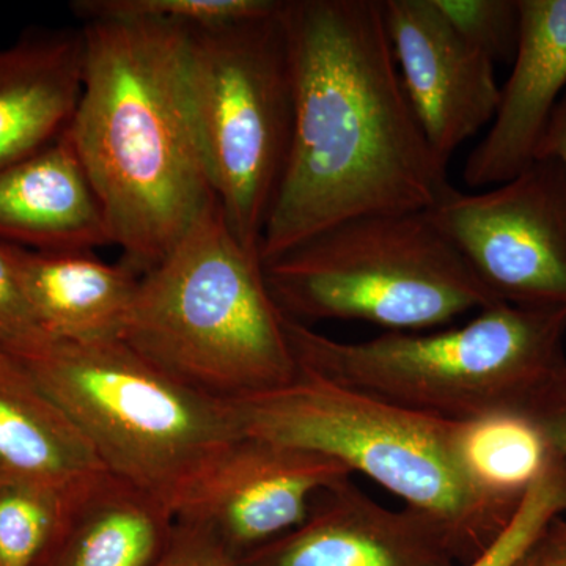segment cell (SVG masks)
<instances>
[{
    "label": "cell",
    "instance_id": "cell-1",
    "mask_svg": "<svg viewBox=\"0 0 566 566\" xmlns=\"http://www.w3.org/2000/svg\"><path fill=\"white\" fill-rule=\"evenodd\" d=\"M293 132L262 262L357 216L422 211L447 186L401 84L382 0H283Z\"/></svg>",
    "mask_w": 566,
    "mask_h": 566
},
{
    "label": "cell",
    "instance_id": "cell-2",
    "mask_svg": "<svg viewBox=\"0 0 566 566\" xmlns=\"http://www.w3.org/2000/svg\"><path fill=\"white\" fill-rule=\"evenodd\" d=\"M84 84L69 126L112 244L155 266L218 203L193 114L186 32L169 22H84Z\"/></svg>",
    "mask_w": 566,
    "mask_h": 566
},
{
    "label": "cell",
    "instance_id": "cell-3",
    "mask_svg": "<svg viewBox=\"0 0 566 566\" xmlns=\"http://www.w3.org/2000/svg\"><path fill=\"white\" fill-rule=\"evenodd\" d=\"M297 367L447 422L539 419L566 397V311L493 304L463 326L342 342L285 316Z\"/></svg>",
    "mask_w": 566,
    "mask_h": 566
},
{
    "label": "cell",
    "instance_id": "cell-4",
    "mask_svg": "<svg viewBox=\"0 0 566 566\" xmlns=\"http://www.w3.org/2000/svg\"><path fill=\"white\" fill-rule=\"evenodd\" d=\"M122 340L181 385L237 401L292 382L300 367L259 251L212 205L140 274Z\"/></svg>",
    "mask_w": 566,
    "mask_h": 566
},
{
    "label": "cell",
    "instance_id": "cell-5",
    "mask_svg": "<svg viewBox=\"0 0 566 566\" xmlns=\"http://www.w3.org/2000/svg\"><path fill=\"white\" fill-rule=\"evenodd\" d=\"M230 406L241 433L333 458L430 517L458 565L479 557L515 516L472 482L458 422L417 415L304 368L289 385Z\"/></svg>",
    "mask_w": 566,
    "mask_h": 566
},
{
    "label": "cell",
    "instance_id": "cell-6",
    "mask_svg": "<svg viewBox=\"0 0 566 566\" xmlns=\"http://www.w3.org/2000/svg\"><path fill=\"white\" fill-rule=\"evenodd\" d=\"M286 318L423 333L497 304L428 210L357 216L263 262Z\"/></svg>",
    "mask_w": 566,
    "mask_h": 566
},
{
    "label": "cell",
    "instance_id": "cell-7",
    "mask_svg": "<svg viewBox=\"0 0 566 566\" xmlns=\"http://www.w3.org/2000/svg\"><path fill=\"white\" fill-rule=\"evenodd\" d=\"M20 359L106 472L170 513L200 469L241 433L230 403L181 385L122 338L48 340Z\"/></svg>",
    "mask_w": 566,
    "mask_h": 566
},
{
    "label": "cell",
    "instance_id": "cell-8",
    "mask_svg": "<svg viewBox=\"0 0 566 566\" xmlns=\"http://www.w3.org/2000/svg\"><path fill=\"white\" fill-rule=\"evenodd\" d=\"M282 7L283 0L270 13L221 28L185 29L189 88L212 189L227 226L253 251L292 144Z\"/></svg>",
    "mask_w": 566,
    "mask_h": 566
},
{
    "label": "cell",
    "instance_id": "cell-9",
    "mask_svg": "<svg viewBox=\"0 0 566 566\" xmlns=\"http://www.w3.org/2000/svg\"><path fill=\"white\" fill-rule=\"evenodd\" d=\"M428 212L497 303L566 311V169L556 158L483 192L449 185Z\"/></svg>",
    "mask_w": 566,
    "mask_h": 566
},
{
    "label": "cell",
    "instance_id": "cell-10",
    "mask_svg": "<svg viewBox=\"0 0 566 566\" xmlns=\"http://www.w3.org/2000/svg\"><path fill=\"white\" fill-rule=\"evenodd\" d=\"M352 476L322 453L240 433L182 490L172 515L243 560L301 526L319 494Z\"/></svg>",
    "mask_w": 566,
    "mask_h": 566
},
{
    "label": "cell",
    "instance_id": "cell-11",
    "mask_svg": "<svg viewBox=\"0 0 566 566\" xmlns=\"http://www.w3.org/2000/svg\"><path fill=\"white\" fill-rule=\"evenodd\" d=\"M401 84L431 150L449 163L493 122L495 65L458 35L433 0H382Z\"/></svg>",
    "mask_w": 566,
    "mask_h": 566
},
{
    "label": "cell",
    "instance_id": "cell-12",
    "mask_svg": "<svg viewBox=\"0 0 566 566\" xmlns=\"http://www.w3.org/2000/svg\"><path fill=\"white\" fill-rule=\"evenodd\" d=\"M243 566H460L423 513L387 509L352 479L315 499L307 520Z\"/></svg>",
    "mask_w": 566,
    "mask_h": 566
},
{
    "label": "cell",
    "instance_id": "cell-13",
    "mask_svg": "<svg viewBox=\"0 0 566 566\" xmlns=\"http://www.w3.org/2000/svg\"><path fill=\"white\" fill-rule=\"evenodd\" d=\"M520 43L486 136L469 153L471 189L513 180L538 159L539 145L566 92V0H520Z\"/></svg>",
    "mask_w": 566,
    "mask_h": 566
},
{
    "label": "cell",
    "instance_id": "cell-14",
    "mask_svg": "<svg viewBox=\"0 0 566 566\" xmlns=\"http://www.w3.org/2000/svg\"><path fill=\"white\" fill-rule=\"evenodd\" d=\"M0 243L39 252L112 244L102 203L69 129L0 169Z\"/></svg>",
    "mask_w": 566,
    "mask_h": 566
},
{
    "label": "cell",
    "instance_id": "cell-15",
    "mask_svg": "<svg viewBox=\"0 0 566 566\" xmlns=\"http://www.w3.org/2000/svg\"><path fill=\"white\" fill-rule=\"evenodd\" d=\"M80 31L29 32L0 50V169L69 129L84 84Z\"/></svg>",
    "mask_w": 566,
    "mask_h": 566
},
{
    "label": "cell",
    "instance_id": "cell-16",
    "mask_svg": "<svg viewBox=\"0 0 566 566\" xmlns=\"http://www.w3.org/2000/svg\"><path fill=\"white\" fill-rule=\"evenodd\" d=\"M174 527L163 502L102 472L73 491L36 566H155Z\"/></svg>",
    "mask_w": 566,
    "mask_h": 566
},
{
    "label": "cell",
    "instance_id": "cell-17",
    "mask_svg": "<svg viewBox=\"0 0 566 566\" xmlns=\"http://www.w3.org/2000/svg\"><path fill=\"white\" fill-rule=\"evenodd\" d=\"M22 290L51 340L120 338L140 274L129 264H109L93 251L39 252L17 248Z\"/></svg>",
    "mask_w": 566,
    "mask_h": 566
},
{
    "label": "cell",
    "instance_id": "cell-18",
    "mask_svg": "<svg viewBox=\"0 0 566 566\" xmlns=\"http://www.w3.org/2000/svg\"><path fill=\"white\" fill-rule=\"evenodd\" d=\"M106 472L20 357L0 348V479L74 490Z\"/></svg>",
    "mask_w": 566,
    "mask_h": 566
},
{
    "label": "cell",
    "instance_id": "cell-19",
    "mask_svg": "<svg viewBox=\"0 0 566 566\" xmlns=\"http://www.w3.org/2000/svg\"><path fill=\"white\" fill-rule=\"evenodd\" d=\"M458 447L472 482L512 512L557 457L539 420L515 412L461 422Z\"/></svg>",
    "mask_w": 566,
    "mask_h": 566
},
{
    "label": "cell",
    "instance_id": "cell-20",
    "mask_svg": "<svg viewBox=\"0 0 566 566\" xmlns=\"http://www.w3.org/2000/svg\"><path fill=\"white\" fill-rule=\"evenodd\" d=\"M74 490L0 479V566L39 564Z\"/></svg>",
    "mask_w": 566,
    "mask_h": 566
},
{
    "label": "cell",
    "instance_id": "cell-21",
    "mask_svg": "<svg viewBox=\"0 0 566 566\" xmlns=\"http://www.w3.org/2000/svg\"><path fill=\"white\" fill-rule=\"evenodd\" d=\"M281 0H76L71 10L82 21L169 22L185 29H211L262 17Z\"/></svg>",
    "mask_w": 566,
    "mask_h": 566
},
{
    "label": "cell",
    "instance_id": "cell-22",
    "mask_svg": "<svg viewBox=\"0 0 566 566\" xmlns=\"http://www.w3.org/2000/svg\"><path fill=\"white\" fill-rule=\"evenodd\" d=\"M566 512V461L556 457L528 490L502 534L474 560L460 566H513Z\"/></svg>",
    "mask_w": 566,
    "mask_h": 566
},
{
    "label": "cell",
    "instance_id": "cell-23",
    "mask_svg": "<svg viewBox=\"0 0 566 566\" xmlns=\"http://www.w3.org/2000/svg\"><path fill=\"white\" fill-rule=\"evenodd\" d=\"M476 51L494 63H512L520 43V0H433Z\"/></svg>",
    "mask_w": 566,
    "mask_h": 566
},
{
    "label": "cell",
    "instance_id": "cell-24",
    "mask_svg": "<svg viewBox=\"0 0 566 566\" xmlns=\"http://www.w3.org/2000/svg\"><path fill=\"white\" fill-rule=\"evenodd\" d=\"M48 340L22 290L17 245L0 243V348L21 357Z\"/></svg>",
    "mask_w": 566,
    "mask_h": 566
},
{
    "label": "cell",
    "instance_id": "cell-25",
    "mask_svg": "<svg viewBox=\"0 0 566 566\" xmlns=\"http://www.w3.org/2000/svg\"><path fill=\"white\" fill-rule=\"evenodd\" d=\"M155 566H243L214 539L186 524L175 523L166 553Z\"/></svg>",
    "mask_w": 566,
    "mask_h": 566
},
{
    "label": "cell",
    "instance_id": "cell-26",
    "mask_svg": "<svg viewBox=\"0 0 566 566\" xmlns=\"http://www.w3.org/2000/svg\"><path fill=\"white\" fill-rule=\"evenodd\" d=\"M513 566H566V520L554 521Z\"/></svg>",
    "mask_w": 566,
    "mask_h": 566
},
{
    "label": "cell",
    "instance_id": "cell-27",
    "mask_svg": "<svg viewBox=\"0 0 566 566\" xmlns=\"http://www.w3.org/2000/svg\"><path fill=\"white\" fill-rule=\"evenodd\" d=\"M539 156L556 158L566 169V92L547 125L545 137L539 145L538 158Z\"/></svg>",
    "mask_w": 566,
    "mask_h": 566
},
{
    "label": "cell",
    "instance_id": "cell-28",
    "mask_svg": "<svg viewBox=\"0 0 566 566\" xmlns=\"http://www.w3.org/2000/svg\"><path fill=\"white\" fill-rule=\"evenodd\" d=\"M543 430L553 446L554 452L566 461V397L539 417Z\"/></svg>",
    "mask_w": 566,
    "mask_h": 566
}]
</instances>
